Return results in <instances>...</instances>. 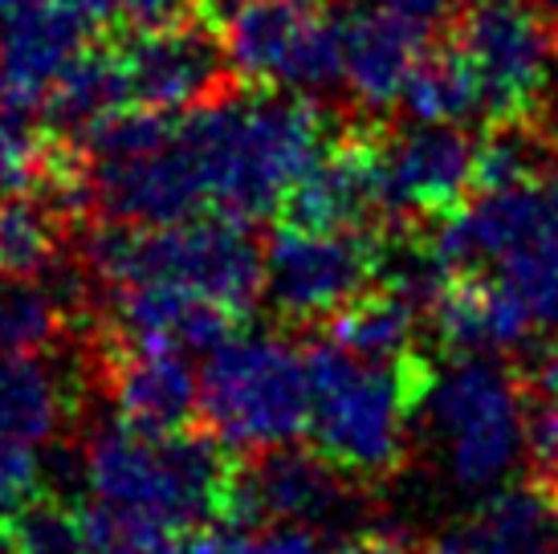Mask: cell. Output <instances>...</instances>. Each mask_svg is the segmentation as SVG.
<instances>
[{"mask_svg": "<svg viewBox=\"0 0 558 554\" xmlns=\"http://www.w3.org/2000/svg\"><path fill=\"white\" fill-rule=\"evenodd\" d=\"M306 384L311 445L355 485L384 490L408 461V424L433 396V363L420 351L367 363L335 339H311Z\"/></svg>", "mask_w": 558, "mask_h": 554, "instance_id": "6da1fadb", "label": "cell"}, {"mask_svg": "<svg viewBox=\"0 0 558 554\" xmlns=\"http://www.w3.org/2000/svg\"><path fill=\"white\" fill-rule=\"evenodd\" d=\"M236 457L241 453L204 424L163 432L114 416L82 448V478L98 502L175 534L201 522H229Z\"/></svg>", "mask_w": 558, "mask_h": 554, "instance_id": "7a4b0ae2", "label": "cell"}, {"mask_svg": "<svg viewBox=\"0 0 558 554\" xmlns=\"http://www.w3.org/2000/svg\"><path fill=\"white\" fill-rule=\"evenodd\" d=\"M78 262L98 290L171 281L233 310L241 323L265 298V245L233 216H187L171 225L98 220L78 237Z\"/></svg>", "mask_w": 558, "mask_h": 554, "instance_id": "3957f363", "label": "cell"}, {"mask_svg": "<svg viewBox=\"0 0 558 554\" xmlns=\"http://www.w3.org/2000/svg\"><path fill=\"white\" fill-rule=\"evenodd\" d=\"M433 253L445 277H497L526 306L534 330L558 335V164L522 184L473 192L440 220Z\"/></svg>", "mask_w": 558, "mask_h": 554, "instance_id": "277c9868", "label": "cell"}, {"mask_svg": "<svg viewBox=\"0 0 558 554\" xmlns=\"http://www.w3.org/2000/svg\"><path fill=\"white\" fill-rule=\"evenodd\" d=\"M311 420L306 347L281 335H241L208 351L201 371V424L236 453L290 445Z\"/></svg>", "mask_w": 558, "mask_h": 554, "instance_id": "5b68a950", "label": "cell"}, {"mask_svg": "<svg viewBox=\"0 0 558 554\" xmlns=\"http://www.w3.org/2000/svg\"><path fill=\"white\" fill-rule=\"evenodd\" d=\"M428 429L461 490L494 493L530 457L522 384L510 363H489V354L457 359V368L436 380Z\"/></svg>", "mask_w": 558, "mask_h": 554, "instance_id": "8992f818", "label": "cell"}, {"mask_svg": "<svg viewBox=\"0 0 558 554\" xmlns=\"http://www.w3.org/2000/svg\"><path fill=\"white\" fill-rule=\"evenodd\" d=\"M229 70L262 91L326 94L342 77V13L326 0H213Z\"/></svg>", "mask_w": 558, "mask_h": 554, "instance_id": "52a82bcc", "label": "cell"}, {"mask_svg": "<svg viewBox=\"0 0 558 554\" xmlns=\"http://www.w3.org/2000/svg\"><path fill=\"white\" fill-rule=\"evenodd\" d=\"M452 49L477 82L481 119H530L550 86L558 29L546 0H465L452 13Z\"/></svg>", "mask_w": 558, "mask_h": 554, "instance_id": "ba28073f", "label": "cell"}, {"mask_svg": "<svg viewBox=\"0 0 558 554\" xmlns=\"http://www.w3.org/2000/svg\"><path fill=\"white\" fill-rule=\"evenodd\" d=\"M388 229H298L278 220L265 241V298L281 326H323L384 274Z\"/></svg>", "mask_w": 558, "mask_h": 554, "instance_id": "9c48e42d", "label": "cell"}, {"mask_svg": "<svg viewBox=\"0 0 558 554\" xmlns=\"http://www.w3.org/2000/svg\"><path fill=\"white\" fill-rule=\"evenodd\" d=\"M363 485L339 473L318 448L269 445L236 457L229 522L233 526H342L347 534L363 530L367 502Z\"/></svg>", "mask_w": 558, "mask_h": 554, "instance_id": "30bf717a", "label": "cell"}, {"mask_svg": "<svg viewBox=\"0 0 558 554\" xmlns=\"http://www.w3.org/2000/svg\"><path fill=\"white\" fill-rule=\"evenodd\" d=\"M477 138L461 123H420L375 135L379 201L391 225L445 220L473 192Z\"/></svg>", "mask_w": 558, "mask_h": 554, "instance_id": "8fae6325", "label": "cell"}, {"mask_svg": "<svg viewBox=\"0 0 558 554\" xmlns=\"http://www.w3.org/2000/svg\"><path fill=\"white\" fill-rule=\"evenodd\" d=\"M126 103L147 110H187L229 86V58L220 33L201 21L126 33L114 46Z\"/></svg>", "mask_w": 558, "mask_h": 554, "instance_id": "7c38bea8", "label": "cell"}, {"mask_svg": "<svg viewBox=\"0 0 558 554\" xmlns=\"http://www.w3.org/2000/svg\"><path fill=\"white\" fill-rule=\"evenodd\" d=\"M94 354H98L102 392L131 424L163 432L201 424V375L192 371L184 347L156 339H123L98 314Z\"/></svg>", "mask_w": 558, "mask_h": 554, "instance_id": "4fadbf2b", "label": "cell"}, {"mask_svg": "<svg viewBox=\"0 0 558 554\" xmlns=\"http://www.w3.org/2000/svg\"><path fill=\"white\" fill-rule=\"evenodd\" d=\"M90 387H102L94 323L82 326L78 368L58 371L41 354H0V436L25 445H58Z\"/></svg>", "mask_w": 558, "mask_h": 554, "instance_id": "5bb4252c", "label": "cell"}, {"mask_svg": "<svg viewBox=\"0 0 558 554\" xmlns=\"http://www.w3.org/2000/svg\"><path fill=\"white\" fill-rule=\"evenodd\" d=\"M278 220L298 229H379V171H375V138L339 135L314 159L306 176L281 201Z\"/></svg>", "mask_w": 558, "mask_h": 554, "instance_id": "9a60e30c", "label": "cell"}, {"mask_svg": "<svg viewBox=\"0 0 558 554\" xmlns=\"http://www.w3.org/2000/svg\"><path fill=\"white\" fill-rule=\"evenodd\" d=\"M424 25L384 4H359L342 13V77L359 110H391L424 53Z\"/></svg>", "mask_w": 558, "mask_h": 554, "instance_id": "2e32d148", "label": "cell"}, {"mask_svg": "<svg viewBox=\"0 0 558 554\" xmlns=\"http://www.w3.org/2000/svg\"><path fill=\"white\" fill-rule=\"evenodd\" d=\"M102 323L123 339L175 342L187 354H208L225 339H233L241 318L233 310L217 306L213 298L171 286V281H126V286L107 290Z\"/></svg>", "mask_w": 558, "mask_h": 554, "instance_id": "e0dca14e", "label": "cell"}, {"mask_svg": "<svg viewBox=\"0 0 558 554\" xmlns=\"http://www.w3.org/2000/svg\"><path fill=\"white\" fill-rule=\"evenodd\" d=\"M0 46H4V74H9V110H41L46 94L58 77L78 62L90 46V21L74 13L62 0H37L21 13L0 21Z\"/></svg>", "mask_w": 558, "mask_h": 554, "instance_id": "ac0fdd59", "label": "cell"}, {"mask_svg": "<svg viewBox=\"0 0 558 554\" xmlns=\"http://www.w3.org/2000/svg\"><path fill=\"white\" fill-rule=\"evenodd\" d=\"M424 310L388 281H375L355 302H347L339 314L323 323L326 339H335L351 354L367 363H391L400 354L416 351V330Z\"/></svg>", "mask_w": 558, "mask_h": 554, "instance_id": "d6986e66", "label": "cell"}, {"mask_svg": "<svg viewBox=\"0 0 558 554\" xmlns=\"http://www.w3.org/2000/svg\"><path fill=\"white\" fill-rule=\"evenodd\" d=\"M70 213L41 196L21 192L0 201V277L41 281L65 257Z\"/></svg>", "mask_w": 558, "mask_h": 554, "instance_id": "ffe728a7", "label": "cell"}, {"mask_svg": "<svg viewBox=\"0 0 558 554\" xmlns=\"http://www.w3.org/2000/svg\"><path fill=\"white\" fill-rule=\"evenodd\" d=\"M400 107L408 110V119H420V123H469V119H481L477 82H473L465 58L452 49L449 37L440 46H424L416 70L403 86Z\"/></svg>", "mask_w": 558, "mask_h": 554, "instance_id": "44dd1931", "label": "cell"}, {"mask_svg": "<svg viewBox=\"0 0 558 554\" xmlns=\"http://www.w3.org/2000/svg\"><path fill=\"white\" fill-rule=\"evenodd\" d=\"M74 326L46 281L4 277L0 286V354H49Z\"/></svg>", "mask_w": 558, "mask_h": 554, "instance_id": "7402d4cb", "label": "cell"}, {"mask_svg": "<svg viewBox=\"0 0 558 554\" xmlns=\"http://www.w3.org/2000/svg\"><path fill=\"white\" fill-rule=\"evenodd\" d=\"M4 554H86L78 509H65L58 493H37L4 526Z\"/></svg>", "mask_w": 558, "mask_h": 554, "instance_id": "603a6c76", "label": "cell"}, {"mask_svg": "<svg viewBox=\"0 0 558 554\" xmlns=\"http://www.w3.org/2000/svg\"><path fill=\"white\" fill-rule=\"evenodd\" d=\"M41 478H46V465L33 453V445L0 436V554H4V526L13 522L37 493H46Z\"/></svg>", "mask_w": 558, "mask_h": 554, "instance_id": "cb8c5ba5", "label": "cell"}, {"mask_svg": "<svg viewBox=\"0 0 558 554\" xmlns=\"http://www.w3.org/2000/svg\"><path fill=\"white\" fill-rule=\"evenodd\" d=\"M253 542L245 526L233 522H201L163 534L147 554H253Z\"/></svg>", "mask_w": 558, "mask_h": 554, "instance_id": "d4e9b609", "label": "cell"}, {"mask_svg": "<svg viewBox=\"0 0 558 554\" xmlns=\"http://www.w3.org/2000/svg\"><path fill=\"white\" fill-rule=\"evenodd\" d=\"M201 0H114V25L126 33L159 29V25H175L184 16L196 13Z\"/></svg>", "mask_w": 558, "mask_h": 554, "instance_id": "484cf974", "label": "cell"}, {"mask_svg": "<svg viewBox=\"0 0 558 554\" xmlns=\"http://www.w3.org/2000/svg\"><path fill=\"white\" fill-rule=\"evenodd\" d=\"M253 554H339V542H326L323 530L311 526H269L253 542Z\"/></svg>", "mask_w": 558, "mask_h": 554, "instance_id": "4316f807", "label": "cell"}, {"mask_svg": "<svg viewBox=\"0 0 558 554\" xmlns=\"http://www.w3.org/2000/svg\"><path fill=\"white\" fill-rule=\"evenodd\" d=\"M339 554H412V546L391 534L388 526H363L339 542Z\"/></svg>", "mask_w": 558, "mask_h": 554, "instance_id": "83f0119b", "label": "cell"}, {"mask_svg": "<svg viewBox=\"0 0 558 554\" xmlns=\"http://www.w3.org/2000/svg\"><path fill=\"white\" fill-rule=\"evenodd\" d=\"M375 4H384V9H391V13L408 16V21H416V25H436V21H445V16H452L465 0H375Z\"/></svg>", "mask_w": 558, "mask_h": 554, "instance_id": "f1b7e54d", "label": "cell"}, {"mask_svg": "<svg viewBox=\"0 0 558 554\" xmlns=\"http://www.w3.org/2000/svg\"><path fill=\"white\" fill-rule=\"evenodd\" d=\"M29 4H37V0H0V21H4V16H13V13H21V9H29Z\"/></svg>", "mask_w": 558, "mask_h": 554, "instance_id": "f546056e", "label": "cell"}, {"mask_svg": "<svg viewBox=\"0 0 558 554\" xmlns=\"http://www.w3.org/2000/svg\"><path fill=\"white\" fill-rule=\"evenodd\" d=\"M0 110H9V74H4V46H0Z\"/></svg>", "mask_w": 558, "mask_h": 554, "instance_id": "4dcf8cb0", "label": "cell"}, {"mask_svg": "<svg viewBox=\"0 0 558 554\" xmlns=\"http://www.w3.org/2000/svg\"><path fill=\"white\" fill-rule=\"evenodd\" d=\"M538 481H546L550 490H558V469H555V473H550V478H538Z\"/></svg>", "mask_w": 558, "mask_h": 554, "instance_id": "1f68e13d", "label": "cell"}, {"mask_svg": "<svg viewBox=\"0 0 558 554\" xmlns=\"http://www.w3.org/2000/svg\"><path fill=\"white\" fill-rule=\"evenodd\" d=\"M546 4H550V9H555V0H546Z\"/></svg>", "mask_w": 558, "mask_h": 554, "instance_id": "d6a6232c", "label": "cell"}]
</instances>
